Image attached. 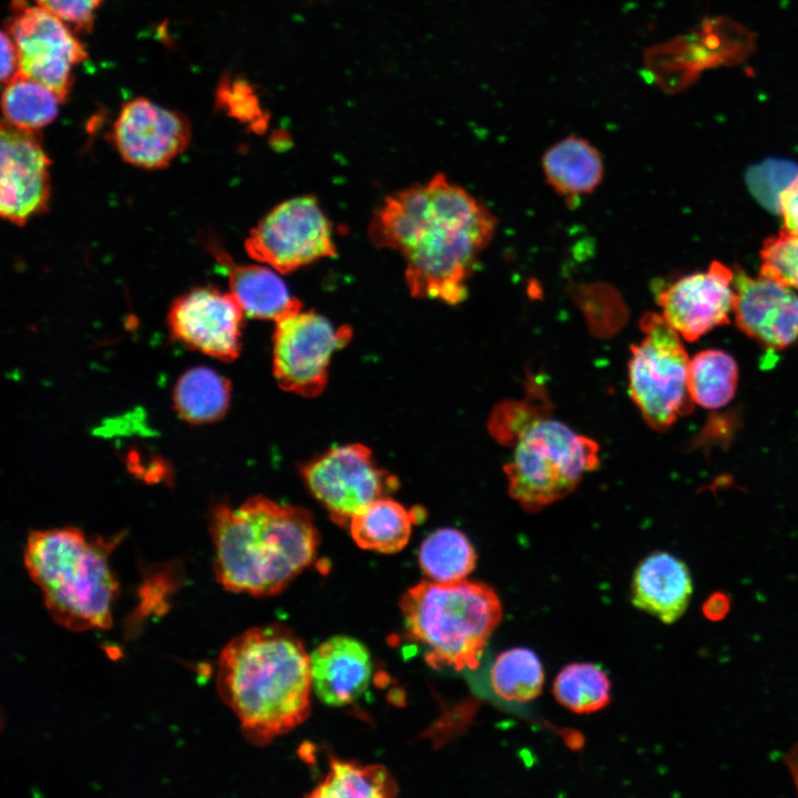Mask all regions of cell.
Segmentation results:
<instances>
[{
    "mask_svg": "<svg viewBox=\"0 0 798 798\" xmlns=\"http://www.w3.org/2000/svg\"><path fill=\"white\" fill-rule=\"evenodd\" d=\"M399 607L409 637L424 647V659L433 668H477L502 618L494 590L466 579L422 581L408 589Z\"/></svg>",
    "mask_w": 798,
    "mask_h": 798,
    "instance_id": "cell-5",
    "label": "cell"
},
{
    "mask_svg": "<svg viewBox=\"0 0 798 798\" xmlns=\"http://www.w3.org/2000/svg\"><path fill=\"white\" fill-rule=\"evenodd\" d=\"M120 539H89L72 526L29 534L24 566L59 625L75 632L111 626L119 583L110 554Z\"/></svg>",
    "mask_w": 798,
    "mask_h": 798,
    "instance_id": "cell-4",
    "label": "cell"
},
{
    "mask_svg": "<svg viewBox=\"0 0 798 798\" xmlns=\"http://www.w3.org/2000/svg\"><path fill=\"white\" fill-rule=\"evenodd\" d=\"M275 323L273 368L277 383L304 397L318 396L327 385L330 358L350 340L351 328H336L324 316L301 309Z\"/></svg>",
    "mask_w": 798,
    "mask_h": 798,
    "instance_id": "cell-9",
    "label": "cell"
},
{
    "mask_svg": "<svg viewBox=\"0 0 798 798\" xmlns=\"http://www.w3.org/2000/svg\"><path fill=\"white\" fill-rule=\"evenodd\" d=\"M209 248L226 269L231 293L247 316L277 321L301 309V303L290 295L284 280L270 268L237 264L213 243Z\"/></svg>",
    "mask_w": 798,
    "mask_h": 798,
    "instance_id": "cell-19",
    "label": "cell"
},
{
    "mask_svg": "<svg viewBox=\"0 0 798 798\" xmlns=\"http://www.w3.org/2000/svg\"><path fill=\"white\" fill-rule=\"evenodd\" d=\"M495 228L485 205L436 174L388 196L368 234L375 246L402 256L412 296L457 305L467 298L468 279Z\"/></svg>",
    "mask_w": 798,
    "mask_h": 798,
    "instance_id": "cell-1",
    "label": "cell"
},
{
    "mask_svg": "<svg viewBox=\"0 0 798 798\" xmlns=\"http://www.w3.org/2000/svg\"><path fill=\"white\" fill-rule=\"evenodd\" d=\"M693 594L687 565L667 552H654L636 567L632 581V602L665 624L676 622Z\"/></svg>",
    "mask_w": 798,
    "mask_h": 798,
    "instance_id": "cell-18",
    "label": "cell"
},
{
    "mask_svg": "<svg viewBox=\"0 0 798 798\" xmlns=\"http://www.w3.org/2000/svg\"><path fill=\"white\" fill-rule=\"evenodd\" d=\"M759 275L798 290V235L780 229L760 249Z\"/></svg>",
    "mask_w": 798,
    "mask_h": 798,
    "instance_id": "cell-29",
    "label": "cell"
},
{
    "mask_svg": "<svg viewBox=\"0 0 798 798\" xmlns=\"http://www.w3.org/2000/svg\"><path fill=\"white\" fill-rule=\"evenodd\" d=\"M110 136L125 162L156 170L170 165L186 150L192 129L180 112L135 98L121 108Z\"/></svg>",
    "mask_w": 798,
    "mask_h": 798,
    "instance_id": "cell-12",
    "label": "cell"
},
{
    "mask_svg": "<svg viewBox=\"0 0 798 798\" xmlns=\"http://www.w3.org/2000/svg\"><path fill=\"white\" fill-rule=\"evenodd\" d=\"M737 383V362L724 350L706 349L689 360V397L705 409H718L729 403L735 396Z\"/></svg>",
    "mask_w": 798,
    "mask_h": 798,
    "instance_id": "cell-23",
    "label": "cell"
},
{
    "mask_svg": "<svg viewBox=\"0 0 798 798\" xmlns=\"http://www.w3.org/2000/svg\"><path fill=\"white\" fill-rule=\"evenodd\" d=\"M11 9L4 29L17 47L20 74L44 84L63 102L72 88L73 69L88 51L68 24L38 4L13 0Z\"/></svg>",
    "mask_w": 798,
    "mask_h": 798,
    "instance_id": "cell-11",
    "label": "cell"
},
{
    "mask_svg": "<svg viewBox=\"0 0 798 798\" xmlns=\"http://www.w3.org/2000/svg\"><path fill=\"white\" fill-rule=\"evenodd\" d=\"M244 310L235 296L214 287H196L171 305L167 324L173 337L223 361L241 351Z\"/></svg>",
    "mask_w": 798,
    "mask_h": 798,
    "instance_id": "cell-13",
    "label": "cell"
},
{
    "mask_svg": "<svg viewBox=\"0 0 798 798\" xmlns=\"http://www.w3.org/2000/svg\"><path fill=\"white\" fill-rule=\"evenodd\" d=\"M398 794V785L389 770L380 765L361 766L332 759L325 779L308 795L313 798H390Z\"/></svg>",
    "mask_w": 798,
    "mask_h": 798,
    "instance_id": "cell-24",
    "label": "cell"
},
{
    "mask_svg": "<svg viewBox=\"0 0 798 798\" xmlns=\"http://www.w3.org/2000/svg\"><path fill=\"white\" fill-rule=\"evenodd\" d=\"M422 572L434 582L464 580L474 569L477 554L469 539L452 528L429 534L419 550Z\"/></svg>",
    "mask_w": 798,
    "mask_h": 798,
    "instance_id": "cell-26",
    "label": "cell"
},
{
    "mask_svg": "<svg viewBox=\"0 0 798 798\" xmlns=\"http://www.w3.org/2000/svg\"><path fill=\"white\" fill-rule=\"evenodd\" d=\"M542 171L548 184L566 198L593 193L604 174L602 155L587 140L571 135L552 146L542 156Z\"/></svg>",
    "mask_w": 798,
    "mask_h": 798,
    "instance_id": "cell-20",
    "label": "cell"
},
{
    "mask_svg": "<svg viewBox=\"0 0 798 798\" xmlns=\"http://www.w3.org/2000/svg\"><path fill=\"white\" fill-rule=\"evenodd\" d=\"M734 270L718 260L705 272L674 282L657 296L665 320L687 341L729 323L734 308Z\"/></svg>",
    "mask_w": 798,
    "mask_h": 798,
    "instance_id": "cell-15",
    "label": "cell"
},
{
    "mask_svg": "<svg viewBox=\"0 0 798 798\" xmlns=\"http://www.w3.org/2000/svg\"><path fill=\"white\" fill-rule=\"evenodd\" d=\"M598 461L594 440L551 417L540 418L516 439L504 466L509 494L524 510L539 511L570 494Z\"/></svg>",
    "mask_w": 798,
    "mask_h": 798,
    "instance_id": "cell-6",
    "label": "cell"
},
{
    "mask_svg": "<svg viewBox=\"0 0 798 798\" xmlns=\"http://www.w3.org/2000/svg\"><path fill=\"white\" fill-rule=\"evenodd\" d=\"M229 399V381L207 367H195L183 374L173 393L177 415L192 424L222 418L228 409Z\"/></svg>",
    "mask_w": 798,
    "mask_h": 798,
    "instance_id": "cell-22",
    "label": "cell"
},
{
    "mask_svg": "<svg viewBox=\"0 0 798 798\" xmlns=\"http://www.w3.org/2000/svg\"><path fill=\"white\" fill-rule=\"evenodd\" d=\"M211 534L218 583L254 596L280 593L311 564L319 543L307 510L264 497L215 508Z\"/></svg>",
    "mask_w": 798,
    "mask_h": 798,
    "instance_id": "cell-3",
    "label": "cell"
},
{
    "mask_svg": "<svg viewBox=\"0 0 798 798\" xmlns=\"http://www.w3.org/2000/svg\"><path fill=\"white\" fill-rule=\"evenodd\" d=\"M20 74L17 47L6 29L1 32V80L6 84Z\"/></svg>",
    "mask_w": 798,
    "mask_h": 798,
    "instance_id": "cell-34",
    "label": "cell"
},
{
    "mask_svg": "<svg viewBox=\"0 0 798 798\" xmlns=\"http://www.w3.org/2000/svg\"><path fill=\"white\" fill-rule=\"evenodd\" d=\"M301 474L313 495L339 525L349 524L356 513L378 499L388 498L399 484L360 443L329 449L305 464Z\"/></svg>",
    "mask_w": 798,
    "mask_h": 798,
    "instance_id": "cell-10",
    "label": "cell"
},
{
    "mask_svg": "<svg viewBox=\"0 0 798 798\" xmlns=\"http://www.w3.org/2000/svg\"><path fill=\"white\" fill-rule=\"evenodd\" d=\"M643 338L631 346L630 396L643 419L654 430L668 429L690 411L689 359L681 335L656 313L640 321Z\"/></svg>",
    "mask_w": 798,
    "mask_h": 798,
    "instance_id": "cell-7",
    "label": "cell"
},
{
    "mask_svg": "<svg viewBox=\"0 0 798 798\" xmlns=\"http://www.w3.org/2000/svg\"><path fill=\"white\" fill-rule=\"evenodd\" d=\"M532 396L533 391L524 401L503 402L494 410L489 426L497 440L508 444L514 443L530 424L548 416L550 411L549 401H545L548 398L538 403L531 400Z\"/></svg>",
    "mask_w": 798,
    "mask_h": 798,
    "instance_id": "cell-30",
    "label": "cell"
},
{
    "mask_svg": "<svg viewBox=\"0 0 798 798\" xmlns=\"http://www.w3.org/2000/svg\"><path fill=\"white\" fill-rule=\"evenodd\" d=\"M216 685L253 745L269 744L310 713V658L300 640L282 625L254 627L223 648Z\"/></svg>",
    "mask_w": 798,
    "mask_h": 798,
    "instance_id": "cell-2",
    "label": "cell"
},
{
    "mask_svg": "<svg viewBox=\"0 0 798 798\" xmlns=\"http://www.w3.org/2000/svg\"><path fill=\"white\" fill-rule=\"evenodd\" d=\"M216 106L252 130L267 113L262 110L254 86L246 79L223 78L216 90Z\"/></svg>",
    "mask_w": 798,
    "mask_h": 798,
    "instance_id": "cell-31",
    "label": "cell"
},
{
    "mask_svg": "<svg viewBox=\"0 0 798 798\" xmlns=\"http://www.w3.org/2000/svg\"><path fill=\"white\" fill-rule=\"evenodd\" d=\"M255 260L286 274L336 255L331 225L313 196H297L275 206L245 241Z\"/></svg>",
    "mask_w": 798,
    "mask_h": 798,
    "instance_id": "cell-8",
    "label": "cell"
},
{
    "mask_svg": "<svg viewBox=\"0 0 798 798\" xmlns=\"http://www.w3.org/2000/svg\"><path fill=\"white\" fill-rule=\"evenodd\" d=\"M309 658L313 690L328 706L354 703L370 684L371 656L357 638L332 636L317 646Z\"/></svg>",
    "mask_w": 798,
    "mask_h": 798,
    "instance_id": "cell-17",
    "label": "cell"
},
{
    "mask_svg": "<svg viewBox=\"0 0 798 798\" xmlns=\"http://www.w3.org/2000/svg\"><path fill=\"white\" fill-rule=\"evenodd\" d=\"M39 132L1 124V216L18 226L45 211L50 194L51 160Z\"/></svg>",
    "mask_w": 798,
    "mask_h": 798,
    "instance_id": "cell-14",
    "label": "cell"
},
{
    "mask_svg": "<svg viewBox=\"0 0 798 798\" xmlns=\"http://www.w3.org/2000/svg\"><path fill=\"white\" fill-rule=\"evenodd\" d=\"M35 4L54 14L74 32L89 31L102 0H34Z\"/></svg>",
    "mask_w": 798,
    "mask_h": 798,
    "instance_id": "cell-32",
    "label": "cell"
},
{
    "mask_svg": "<svg viewBox=\"0 0 798 798\" xmlns=\"http://www.w3.org/2000/svg\"><path fill=\"white\" fill-rule=\"evenodd\" d=\"M490 681L499 697L510 702H529L540 695L544 673L532 651L516 647L497 657L491 667Z\"/></svg>",
    "mask_w": 798,
    "mask_h": 798,
    "instance_id": "cell-27",
    "label": "cell"
},
{
    "mask_svg": "<svg viewBox=\"0 0 798 798\" xmlns=\"http://www.w3.org/2000/svg\"><path fill=\"white\" fill-rule=\"evenodd\" d=\"M418 515L417 511H409L389 498H381L352 516L349 522L350 533L361 549L395 553L408 543Z\"/></svg>",
    "mask_w": 798,
    "mask_h": 798,
    "instance_id": "cell-21",
    "label": "cell"
},
{
    "mask_svg": "<svg viewBox=\"0 0 798 798\" xmlns=\"http://www.w3.org/2000/svg\"><path fill=\"white\" fill-rule=\"evenodd\" d=\"M784 231L798 235V173L778 196Z\"/></svg>",
    "mask_w": 798,
    "mask_h": 798,
    "instance_id": "cell-33",
    "label": "cell"
},
{
    "mask_svg": "<svg viewBox=\"0 0 798 798\" xmlns=\"http://www.w3.org/2000/svg\"><path fill=\"white\" fill-rule=\"evenodd\" d=\"M734 308L737 327L771 349H784L798 339V294L759 275L734 270Z\"/></svg>",
    "mask_w": 798,
    "mask_h": 798,
    "instance_id": "cell-16",
    "label": "cell"
},
{
    "mask_svg": "<svg viewBox=\"0 0 798 798\" xmlns=\"http://www.w3.org/2000/svg\"><path fill=\"white\" fill-rule=\"evenodd\" d=\"M62 103L48 86L23 74L4 84L1 98L6 123L39 132L54 121Z\"/></svg>",
    "mask_w": 798,
    "mask_h": 798,
    "instance_id": "cell-25",
    "label": "cell"
},
{
    "mask_svg": "<svg viewBox=\"0 0 798 798\" xmlns=\"http://www.w3.org/2000/svg\"><path fill=\"white\" fill-rule=\"evenodd\" d=\"M729 608V596L723 592H715L704 601L702 612L707 620L717 622L726 617Z\"/></svg>",
    "mask_w": 798,
    "mask_h": 798,
    "instance_id": "cell-35",
    "label": "cell"
},
{
    "mask_svg": "<svg viewBox=\"0 0 798 798\" xmlns=\"http://www.w3.org/2000/svg\"><path fill=\"white\" fill-rule=\"evenodd\" d=\"M606 674L590 663L565 666L556 676L553 693L560 704L577 714L604 708L611 698Z\"/></svg>",
    "mask_w": 798,
    "mask_h": 798,
    "instance_id": "cell-28",
    "label": "cell"
}]
</instances>
